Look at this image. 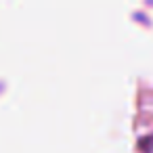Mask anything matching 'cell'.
<instances>
[{
    "instance_id": "cell-1",
    "label": "cell",
    "mask_w": 153,
    "mask_h": 153,
    "mask_svg": "<svg viewBox=\"0 0 153 153\" xmlns=\"http://www.w3.org/2000/svg\"><path fill=\"white\" fill-rule=\"evenodd\" d=\"M140 149H145V151H153V132L147 134V136H143V140H140Z\"/></svg>"
}]
</instances>
